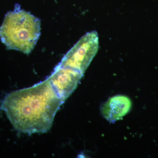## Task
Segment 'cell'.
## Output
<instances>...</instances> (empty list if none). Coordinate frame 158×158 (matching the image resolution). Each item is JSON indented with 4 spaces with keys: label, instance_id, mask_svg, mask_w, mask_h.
Segmentation results:
<instances>
[{
    "label": "cell",
    "instance_id": "cell-1",
    "mask_svg": "<svg viewBox=\"0 0 158 158\" xmlns=\"http://www.w3.org/2000/svg\"><path fill=\"white\" fill-rule=\"evenodd\" d=\"M64 102L48 78L7 95L2 108L15 130L27 134L46 132Z\"/></svg>",
    "mask_w": 158,
    "mask_h": 158
},
{
    "label": "cell",
    "instance_id": "cell-2",
    "mask_svg": "<svg viewBox=\"0 0 158 158\" xmlns=\"http://www.w3.org/2000/svg\"><path fill=\"white\" fill-rule=\"evenodd\" d=\"M40 30V19L16 5L5 15L0 27V40L7 49L29 55L39 39Z\"/></svg>",
    "mask_w": 158,
    "mask_h": 158
},
{
    "label": "cell",
    "instance_id": "cell-3",
    "mask_svg": "<svg viewBox=\"0 0 158 158\" xmlns=\"http://www.w3.org/2000/svg\"><path fill=\"white\" fill-rule=\"evenodd\" d=\"M98 36L96 31L81 37L63 57L59 65L84 74L98 51Z\"/></svg>",
    "mask_w": 158,
    "mask_h": 158
},
{
    "label": "cell",
    "instance_id": "cell-4",
    "mask_svg": "<svg viewBox=\"0 0 158 158\" xmlns=\"http://www.w3.org/2000/svg\"><path fill=\"white\" fill-rule=\"evenodd\" d=\"M83 75L78 71L58 65L48 78L64 102L76 89Z\"/></svg>",
    "mask_w": 158,
    "mask_h": 158
},
{
    "label": "cell",
    "instance_id": "cell-5",
    "mask_svg": "<svg viewBox=\"0 0 158 158\" xmlns=\"http://www.w3.org/2000/svg\"><path fill=\"white\" fill-rule=\"evenodd\" d=\"M131 103L127 97L117 95L113 97L102 107L103 116L111 123L119 120L125 116L131 109Z\"/></svg>",
    "mask_w": 158,
    "mask_h": 158
}]
</instances>
